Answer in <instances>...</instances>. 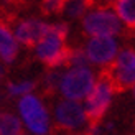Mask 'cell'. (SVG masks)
Here are the masks:
<instances>
[{"label":"cell","instance_id":"obj_22","mask_svg":"<svg viewBox=\"0 0 135 135\" xmlns=\"http://www.w3.org/2000/svg\"><path fill=\"white\" fill-rule=\"evenodd\" d=\"M23 135H26V133H23Z\"/></svg>","mask_w":135,"mask_h":135},{"label":"cell","instance_id":"obj_14","mask_svg":"<svg viewBox=\"0 0 135 135\" xmlns=\"http://www.w3.org/2000/svg\"><path fill=\"white\" fill-rule=\"evenodd\" d=\"M36 87L35 81H18V83H8L7 91L10 96H28V94Z\"/></svg>","mask_w":135,"mask_h":135},{"label":"cell","instance_id":"obj_13","mask_svg":"<svg viewBox=\"0 0 135 135\" xmlns=\"http://www.w3.org/2000/svg\"><path fill=\"white\" fill-rule=\"evenodd\" d=\"M92 5H94L92 0H69L63 13L68 18H81L83 15H86V12L92 8Z\"/></svg>","mask_w":135,"mask_h":135},{"label":"cell","instance_id":"obj_5","mask_svg":"<svg viewBox=\"0 0 135 135\" xmlns=\"http://www.w3.org/2000/svg\"><path fill=\"white\" fill-rule=\"evenodd\" d=\"M94 84L96 78L89 68H71L63 74L59 89L68 100H81L83 97L89 96Z\"/></svg>","mask_w":135,"mask_h":135},{"label":"cell","instance_id":"obj_20","mask_svg":"<svg viewBox=\"0 0 135 135\" xmlns=\"http://www.w3.org/2000/svg\"><path fill=\"white\" fill-rule=\"evenodd\" d=\"M102 2H105V3H110V2H114V0H102Z\"/></svg>","mask_w":135,"mask_h":135},{"label":"cell","instance_id":"obj_12","mask_svg":"<svg viewBox=\"0 0 135 135\" xmlns=\"http://www.w3.org/2000/svg\"><path fill=\"white\" fill-rule=\"evenodd\" d=\"M114 8L119 20H122L129 28H135V0H115Z\"/></svg>","mask_w":135,"mask_h":135},{"label":"cell","instance_id":"obj_18","mask_svg":"<svg viewBox=\"0 0 135 135\" xmlns=\"http://www.w3.org/2000/svg\"><path fill=\"white\" fill-rule=\"evenodd\" d=\"M3 76H5V69H3V66H2V63H0V81L3 79Z\"/></svg>","mask_w":135,"mask_h":135},{"label":"cell","instance_id":"obj_10","mask_svg":"<svg viewBox=\"0 0 135 135\" xmlns=\"http://www.w3.org/2000/svg\"><path fill=\"white\" fill-rule=\"evenodd\" d=\"M18 56V41L8 25L0 22V61L13 63Z\"/></svg>","mask_w":135,"mask_h":135},{"label":"cell","instance_id":"obj_2","mask_svg":"<svg viewBox=\"0 0 135 135\" xmlns=\"http://www.w3.org/2000/svg\"><path fill=\"white\" fill-rule=\"evenodd\" d=\"M100 76L109 81L115 94L135 87V50H122L109 66L100 71Z\"/></svg>","mask_w":135,"mask_h":135},{"label":"cell","instance_id":"obj_8","mask_svg":"<svg viewBox=\"0 0 135 135\" xmlns=\"http://www.w3.org/2000/svg\"><path fill=\"white\" fill-rule=\"evenodd\" d=\"M119 45L114 36H94L86 45V56L89 63L99 66H109L117 56Z\"/></svg>","mask_w":135,"mask_h":135},{"label":"cell","instance_id":"obj_17","mask_svg":"<svg viewBox=\"0 0 135 135\" xmlns=\"http://www.w3.org/2000/svg\"><path fill=\"white\" fill-rule=\"evenodd\" d=\"M87 64H89V59H87V56H86V51H83V50H71L66 66H71V68H87Z\"/></svg>","mask_w":135,"mask_h":135},{"label":"cell","instance_id":"obj_9","mask_svg":"<svg viewBox=\"0 0 135 135\" xmlns=\"http://www.w3.org/2000/svg\"><path fill=\"white\" fill-rule=\"evenodd\" d=\"M46 30H48V23H45L38 18H25L15 25L13 35H15L18 43H22L26 48H31V46H36L40 43V40L45 36Z\"/></svg>","mask_w":135,"mask_h":135},{"label":"cell","instance_id":"obj_6","mask_svg":"<svg viewBox=\"0 0 135 135\" xmlns=\"http://www.w3.org/2000/svg\"><path fill=\"white\" fill-rule=\"evenodd\" d=\"M20 114L25 120L26 127L36 135H46L50 132V117L43 102L36 96L28 94L23 96L18 102Z\"/></svg>","mask_w":135,"mask_h":135},{"label":"cell","instance_id":"obj_21","mask_svg":"<svg viewBox=\"0 0 135 135\" xmlns=\"http://www.w3.org/2000/svg\"><path fill=\"white\" fill-rule=\"evenodd\" d=\"M133 94H135V87H133Z\"/></svg>","mask_w":135,"mask_h":135},{"label":"cell","instance_id":"obj_15","mask_svg":"<svg viewBox=\"0 0 135 135\" xmlns=\"http://www.w3.org/2000/svg\"><path fill=\"white\" fill-rule=\"evenodd\" d=\"M61 79H63V73L58 71V69H53L50 71L46 76L43 78V87L46 92H55L59 84H61Z\"/></svg>","mask_w":135,"mask_h":135},{"label":"cell","instance_id":"obj_4","mask_svg":"<svg viewBox=\"0 0 135 135\" xmlns=\"http://www.w3.org/2000/svg\"><path fill=\"white\" fill-rule=\"evenodd\" d=\"M112 87L104 76L99 74V79L96 81L92 91L89 92V96L86 97V120L89 122V129H97L100 120L104 119L105 112L109 110L110 100H112Z\"/></svg>","mask_w":135,"mask_h":135},{"label":"cell","instance_id":"obj_3","mask_svg":"<svg viewBox=\"0 0 135 135\" xmlns=\"http://www.w3.org/2000/svg\"><path fill=\"white\" fill-rule=\"evenodd\" d=\"M83 30L91 38L94 36H115L122 30L120 20L109 7H96L83 17Z\"/></svg>","mask_w":135,"mask_h":135},{"label":"cell","instance_id":"obj_16","mask_svg":"<svg viewBox=\"0 0 135 135\" xmlns=\"http://www.w3.org/2000/svg\"><path fill=\"white\" fill-rule=\"evenodd\" d=\"M68 2L69 0H41V12L46 13V15L63 13Z\"/></svg>","mask_w":135,"mask_h":135},{"label":"cell","instance_id":"obj_1","mask_svg":"<svg viewBox=\"0 0 135 135\" xmlns=\"http://www.w3.org/2000/svg\"><path fill=\"white\" fill-rule=\"evenodd\" d=\"M68 33H69V26L66 23L48 25L45 36L35 46L38 59H41L51 69H58L59 66L68 64V58L71 53V48L66 46Z\"/></svg>","mask_w":135,"mask_h":135},{"label":"cell","instance_id":"obj_7","mask_svg":"<svg viewBox=\"0 0 135 135\" xmlns=\"http://www.w3.org/2000/svg\"><path fill=\"white\" fill-rule=\"evenodd\" d=\"M55 119H56V129L58 132L71 133L73 130H78L86 122V112L84 107L78 100H61L58 102L55 109Z\"/></svg>","mask_w":135,"mask_h":135},{"label":"cell","instance_id":"obj_19","mask_svg":"<svg viewBox=\"0 0 135 135\" xmlns=\"http://www.w3.org/2000/svg\"><path fill=\"white\" fill-rule=\"evenodd\" d=\"M64 135H87V133H64Z\"/></svg>","mask_w":135,"mask_h":135},{"label":"cell","instance_id":"obj_11","mask_svg":"<svg viewBox=\"0 0 135 135\" xmlns=\"http://www.w3.org/2000/svg\"><path fill=\"white\" fill-rule=\"evenodd\" d=\"M23 125L17 115L0 110V135H23Z\"/></svg>","mask_w":135,"mask_h":135}]
</instances>
